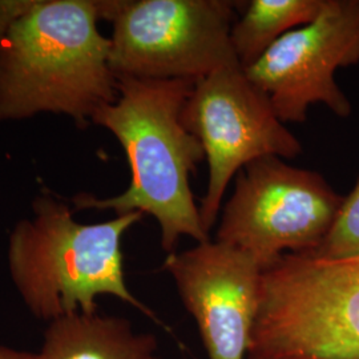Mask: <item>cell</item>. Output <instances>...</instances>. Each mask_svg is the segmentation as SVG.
<instances>
[{"mask_svg": "<svg viewBox=\"0 0 359 359\" xmlns=\"http://www.w3.org/2000/svg\"><path fill=\"white\" fill-rule=\"evenodd\" d=\"M181 121L201 142L209 164L208 191L200 208L208 233L237 172L262 157L294 158L302 152L301 142L283 126L269 97L241 67L196 80Z\"/></svg>", "mask_w": 359, "mask_h": 359, "instance_id": "obj_7", "label": "cell"}, {"mask_svg": "<svg viewBox=\"0 0 359 359\" xmlns=\"http://www.w3.org/2000/svg\"><path fill=\"white\" fill-rule=\"evenodd\" d=\"M357 63L359 0H326L311 23L285 34L244 72L283 123H304L313 104H325L339 117L351 114L335 72Z\"/></svg>", "mask_w": 359, "mask_h": 359, "instance_id": "obj_8", "label": "cell"}, {"mask_svg": "<svg viewBox=\"0 0 359 359\" xmlns=\"http://www.w3.org/2000/svg\"><path fill=\"white\" fill-rule=\"evenodd\" d=\"M97 0H36L0 40V121L68 116L80 128L118 96Z\"/></svg>", "mask_w": 359, "mask_h": 359, "instance_id": "obj_2", "label": "cell"}, {"mask_svg": "<svg viewBox=\"0 0 359 359\" xmlns=\"http://www.w3.org/2000/svg\"><path fill=\"white\" fill-rule=\"evenodd\" d=\"M32 212L34 218L13 226L7 262L18 294L35 318L50 323L77 311L93 314L97 297L114 295L163 325L124 278L121 238L144 213L80 224L71 206L50 194L38 196Z\"/></svg>", "mask_w": 359, "mask_h": 359, "instance_id": "obj_3", "label": "cell"}, {"mask_svg": "<svg viewBox=\"0 0 359 359\" xmlns=\"http://www.w3.org/2000/svg\"><path fill=\"white\" fill-rule=\"evenodd\" d=\"M344 197L321 175L268 156L238 172L216 241L266 269L286 253L314 250L330 231Z\"/></svg>", "mask_w": 359, "mask_h": 359, "instance_id": "obj_6", "label": "cell"}, {"mask_svg": "<svg viewBox=\"0 0 359 359\" xmlns=\"http://www.w3.org/2000/svg\"><path fill=\"white\" fill-rule=\"evenodd\" d=\"M164 268L197 322L209 359H248L262 269L217 241L168 255Z\"/></svg>", "mask_w": 359, "mask_h": 359, "instance_id": "obj_9", "label": "cell"}, {"mask_svg": "<svg viewBox=\"0 0 359 359\" xmlns=\"http://www.w3.org/2000/svg\"><path fill=\"white\" fill-rule=\"evenodd\" d=\"M36 0H0V40L13 23L35 4Z\"/></svg>", "mask_w": 359, "mask_h": 359, "instance_id": "obj_13", "label": "cell"}, {"mask_svg": "<svg viewBox=\"0 0 359 359\" xmlns=\"http://www.w3.org/2000/svg\"><path fill=\"white\" fill-rule=\"evenodd\" d=\"M305 255L327 261L359 257V180L351 193L344 197L333 225L321 244Z\"/></svg>", "mask_w": 359, "mask_h": 359, "instance_id": "obj_12", "label": "cell"}, {"mask_svg": "<svg viewBox=\"0 0 359 359\" xmlns=\"http://www.w3.org/2000/svg\"><path fill=\"white\" fill-rule=\"evenodd\" d=\"M0 359H36V354L13 347L0 346Z\"/></svg>", "mask_w": 359, "mask_h": 359, "instance_id": "obj_14", "label": "cell"}, {"mask_svg": "<svg viewBox=\"0 0 359 359\" xmlns=\"http://www.w3.org/2000/svg\"><path fill=\"white\" fill-rule=\"evenodd\" d=\"M326 0H253L231 27L233 51L241 68L255 65L293 27L311 23Z\"/></svg>", "mask_w": 359, "mask_h": 359, "instance_id": "obj_11", "label": "cell"}, {"mask_svg": "<svg viewBox=\"0 0 359 359\" xmlns=\"http://www.w3.org/2000/svg\"><path fill=\"white\" fill-rule=\"evenodd\" d=\"M36 359H158L154 335L130 322L77 311L48 323Z\"/></svg>", "mask_w": 359, "mask_h": 359, "instance_id": "obj_10", "label": "cell"}, {"mask_svg": "<svg viewBox=\"0 0 359 359\" xmlns=\"http://www.w3.org/2000/svg\"><path fill=\"white\" fill-rule=\"evenodd\" d=\"M248 359H359V257L286 253L262 270Z\"/></svg>", "mask_w": 359, "mask_h": 359, "instance_id": "obj_4", "label": "cell"}, {"mask_svg": "<svg viewBox=\"0 0 359 359\" xmlns=\"http://www.w3.org/2000/svg\"><path fill=\"white\" fill-rule=\"evenodd\" d=\"M116 79L117 100L100 108L92 123L112 132L121 144L130 182L126 192L115 197L74 196V212L112 209L117 216L148 213L160 225L161 246L168 255L175 252L181 236L193 237L198 244L209 241L189 185V175L205 152L181 121L194 80Z\"/></svg>", "mask_w": 359, "mask_h": 359, "instance_id": "obj_1", "label": "cell"}, {"mask_svg": "<svg viewBox=\"0 0 359 359\" xmlns=\"http://www.w3.org/2000/svg\"><path fill=\"white\" fill-rule=\"evenodd\" d=\"M237 3L228 0H103L114 23L109 67L116 77L198 80L241 67L231 41Z\"/></svg>", "mask_w": 359, "mask_h": 359, "instance_id": "obj_5", "label": "cell"}]
</instances>
